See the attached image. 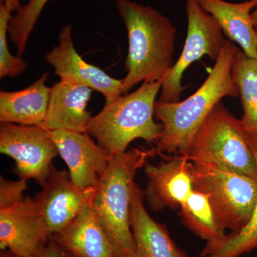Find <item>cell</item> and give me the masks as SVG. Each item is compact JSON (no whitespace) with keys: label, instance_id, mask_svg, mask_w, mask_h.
Segmentation results:
<instances>
[{"label":"cell","instance_id":"30","mask_svg":"<svg viewBox=\"0 0 257 257\" xmlns=\"http://www.w3.org/2000/svg\"><path fill=\"white\" fill-rule=\"evenodd\" d=\"M72 257H73V256H72Z\"/></svg>","mask_w":257,"mask_h":257},{"label":"cell","instance_id":"20","mask_svg":"<svg viewBox=\"0 0 257 257\" xmlns=\"http://www.w3.org/2000/svg\"><path fill=\"white\" fill-rule=\"evenodd\" d=\"M180 208L186 226L207 242L219 241L226 236L206 193L193 189Z\"/></svg>","mask_w":257,"mask_h":257},{"label":"cell","instance_id":"16","mask_svg":"<svg viewBox=\"0 0 257 257\" xmlns=\"http://www.w3.org/2000/svg\"><path fill=\"white\" fill-rule=\"evenodd\" d=\"M203 9L219 24L230 41L241 47L249 58L257 60V32L251 18L253 0L231 3L224 0H197Z\"/></svg>","mask_w":257,"mask_h":257},{"label":"cell","instance_id":"25","mask_svg":"<svg viewBox=\"0 0 257 257\" xmlns=\"http://www.w3.org/2000/svg\"><path fill=\"white\" fill-rule=\"evenodd\" d=\"M35 257H72V255L61 244L55 235H52L43 249Z\"/></svg>","mask_w":257,"mask_h":257},{"label":"cell","instance_id":"9","mask_svg":"<svg viewBox=\"0 0 257 257\" xmlns=\"http://www.w3.org/2000/svg\"><path fill=\"white\" fill-rule=\"evenodd\" d=\"M52 236L42 219L36 199L0 209V248L16 257H35Z\"/></svg>","mask_w":257,"mask_h":257},{"label":"cell","instance_id":"3","mask_svg":"<svg viewBox=\"0 0 257 257\" xmlns=\"http://www.w3.org/2000/svg\"><path fill=\"white\" fill-rule=\"evenodd\" d=\"M155 155V149L133 148L111 157L105 173L95 187L93 209L117 257L135 256L130 211L135 176Z\"/></svg>","mask_w":257,"mask_h":257},{"label":"cell","instance_id":"26","mask_svg":"<svg viewBox=\"0 0 257 257\" xmlns=\"http://www.w3.org/2000/svg\"><path fill=\"white\" fill-rule=\"evenodd\" d=\"M1 3L8 7L12 11H18L19 8L21 7L20 0H2Z\"/></svg>","mask_w":257,"mask_h":257},{"label":"cell","instance_id":"19","mask_svg":"<svg viewBox=\"0 0 257 257\" xmlns=\"http://www.w3.org/2000/svg\"><path fill=\"white\" fill-rule=\"evenodd\" d=\"M231 75L239 91L243 115L240 119L243 130L257 139V60L238 50Z\"/></svg>","mask_w":257,"mask_h":257},{"label":"cell","instance_id":"14","mask_svg":"<svg viewBox=\"0 0 257 257\" xmlns=\"http://www.w3.org/2000/svg\"><path fill=\"white\" fill-rule=\"evenodd\" d=\"M92 91L77 83L56 82L50 87L46 117L42 126L49 131L87 133L92 118L87 106Z\"/></svg>","mask_w":257,"mask_h":257},{"label":"cell","instance_id":"4","mask_svg":"<svg viewBox=\"0 0 257 257\" xmlns=\"http://www.w3.org/2000/svg\"><path fill=\"white\" fill-rule=\"evenodd\" d=\"M162 80L143 82L135 92L120 96L94 116L87 133L109 157L126 151L137 139L157 143L162 124L154 119L155 104Z\"/></svg>","mask_w":257,"mask_h":257},{"label":"cell","instance_id":"12","mask_svg":"<svg viewBox=\"0 0 257 257\" xmlns=\"http://www.w3.org/2000/svg\"><path fill=\"white\" fill-rule=\"evenodd\" d=\"M50 132L59 155L68 167L72 184L79 188H95L105 173L111 157L87 133Z\"/></svg>","mask_w":257,"mask_h":257},{"label":"cell","instance_id":"5","mask_svg":"<svg viewBox=\"0 0 257 257\" xmlns=\"http://www.w3.org/2000/svg\"><path fill=\"white\" fill-rule=\"evenodd\" d=\"M240 119L221 102L196 134L187 157L194 163L211 164L257 179V163Z\"/></svg>","mask_w":257,"mask_h":257},{"label":"cell","instance_id":"22","mask_svg":"<svg viewBox=\"0 0 257 257\" xmlns=\"http://www.w3.org/2000/svg\"><path fill=\"white\" fill-rule=\"evenodd\" d=\"M50 0H30L12 16L8 26L10 40L16 47L18 56L23 55L29 37L45 5Z\"/></svg>","mask_w":257,"mask_h":257},{"label":"cell","instance_id":"13","mask_svg":"<svg viewBox=\"0 0 257 257\" xmlns=\"http://www.w3.org/2000/svg\"><path fill=\"white\" fill-rule=\"evenodd\" d=\"M165 162L145 166L147 184L145 197L150 209L180 207L193 189L192 163L187 156H162Z\"/></svg>","mask_w":257,"mask_h":257},{"label":"cell","instance_id":"8","mask_svg":"<svg viewBox=\"0 0 257 257\" xmlns=\"http://www.w3.org/2000/svg\"><path fill=\"white\" fill-rule=\"evenodd\" d=\"M0 152L16 163L20 178L35 179L43 185L59 155L50 132L42 126L1 123Z\"/></svg>","mask_w":257,"mask_h":257},{"label":"cell","instance_id":"24","mask_svg":"<svg viewBox=\"0 0 257 257\" xmlns=\"http://www.w3.org/2000/svg\"><path fill=\"white\" fill-rule=\"evenodd\" d=\"M28 179L20 178L18 180H8L0 178V209L9 207L21 202L24 192L28 189Z\"/></svg>","mask_w":257,"mask_h":257},{"label":"cell","instance_id":"6","mask_svg":"<svg viewBox=\"0 0 257 257\" xmlns=\"http://www.w3.org/2000/svg\"><path fill=\"white\" fill-rule=\"evenodd\" d=\"M192 163L194 189L208 194L221 227L236 233L249 222L257 203V179L211 164Z\"/></svg>","mask_w":257,"mask_h":257},{"label":"cell","instance_id":"18","mask_svg":"<svg viewBox=\"0 0 257 257\" xmlns=\"http://www.w3.org/2000/svg\"><path fill=\"white\" fill-rule=\"evenodd\" d=\"M48 73L42 74L31 85L15 92H0V121L42 126L46 117L50 87Z\"/></svg>","mask_w":257,"mask_h":257},{"label":"cell","instance_id":"10","mask_svg":"<svg viewBox=\"0 0 257 257\" xmlns=\"http://www.w3.org/2000/svg\"><path fill=\"white\" fill-rule=\"evenodd\" d=\"M42 190L35 199L51 235L63 231L92 203L95 188H79L72 184L69 172L52 170Z\"/></svg>","mask_w":257,"mask_h":257},{"label":"cell","instance_id":"21","mask_svg":"<svg viewBox=\"0 0 257 257\" xmlns=\"http://www.w3.org/2000/svg\"><path fill=\"white\" fill-rule=\"evenodd\" d=\"M248 145L257 163V139L248 135ZM257 248V203L253 215L242 229L222 239L207 242L198 257H239Z\"/></svg>","mask_w":257,"mask_h":257},{"label":"cell","instance_id":"17","mask_svg":"<svg viewBox=\"0 0 257 257\" xmlns=\"http://www.w3.org/2000/svg\"><path fill=\"white\" fill-rule=\"evenodd\" d=\"M55 236L73 257H117L92 203L63 231Z\"/></svg>","mask_w":257,"mask_h":257},{"label":"cell","instance_id":"11","mask_svg":"<svg viewBox=\"0 0 257 257\" xmlns=\"http://www.w3.org/2000/svg\"><path fill=\"white\" fill-rule=\"evenodd\" d=\"M45 60L55 69L60 80L77 83L101 93L105 105L122 94L121 79L113 78L102 69L85 62L77 53L72 40V28L67 25L59 35V44L45 55Z\"/></svg>","mask_w":257,"mask_h":257},{"label":"cell","instance_id":"2","mask_svg":"<svg viewBox=\"0 0 257 257\" xmlns=\"http://www.w3.org/2000/svg\"><path fill=\"white\" fill-rule=\"evenodd\" d=\"M115 4L127 32V74L121 79V93L126 94L140 82L161 80L172 68L177 30L151 7L130 0H115Z\"/></svg>","mask_w":257,"mask_h":257},{"label":"cell","instance_id":"1","mask_svg":"<svg viewBox=\"0 0 257 257\" xmlns=\"http://www.w3.org/2000/svg\"><path fill=\"white\" fill-rule=\"evenodd\" d=\"M238 50L226 40L207 78L194 94L177 102L157 101L155 115L162 124L157 154L187 156L196 134L214 108L223 98L239 97V88L231 75Z\"/></svg>","mask_w":257,"mask_h":257},{"label":"cell","instance_id":"23","mask_svg":"<svg viewBox=\"0 0 257 257\" xmlns=\"http://www.w3.org/2000/svg\"><path fill=\"white\" fill-rule=\"evenodd\" d=\"M12 10L3 3L0 5V78L16 77L28 68L21 57H14L8 48L7 35L12 18Z\"/></svg>","mask_w":257,"mask_h":257},{"label":"cell","instance_id":"28","mask_svg":"<svg viewBox=\"0 0 257 257\" xmlns=\"http://www.w3.org/2000/svg\"><path fill=\"white\" fill-rule=\"evenodd\" d=\"M0 257H16L13 254L9 251H2L1 254H0Z\"/></svg>","mask_w":257,"mask_h":257},{"label":"cell","instance_id":"27","mask_svg":"<svg viewBox=\"0 0 257 257\" xmlns=\"http://www.w3.org/2000/svg\"><path fill=\"white\" fill-rule=\"evenodd\" d=\"M253 1H254L255 3V8L251 13V18H252L255 27L257 28V0H253Z\"/></svg>","mask_w":257,"mask_h":257},{"label":"cell","instance_id":"15","mask_svg":"<svg viewBox=\"0 0 257 257\" xmlns=\"http://www.w3.org/2000/svg\"><path fill=\"white\" fill-rule=\"evenodd\" d=\"M145 193L138 185L132 199L130 223L135 243L134 257H187L176 246L164 225L154 220L144 204Z\"/></svg>","mask_w":257,"mask_h":257},{"label":"cell","instance_id":"29","mask_svg":"<svg viewBox=\"0 0 257 257\" xmlns=\"http://www.w3.org/2000/svg\"><path fill=\"white\" fill-rule=\"evenodd\" d=\"M256 32H257V28H256Z\"/></svg>","mask_w":257,"mask_h":257},{"label":"cell","instance_id":"7","mask_svg":"<svg viewBox=\"0 0 257 257\" xmlns=\"http://www.w3.org/2000/svg\"><path fill=\"white\" fill-rule=\"evenodd\" d=\"M187 32L183 50L178 60L162 78L158 101L177 102L184 89L182 84L184 72L196 61L207 56L216 62L226 40L219 24L203 9L197 0H185Z\"/></svg>","mask_w":257,"mask_h":257}]
</instances>
